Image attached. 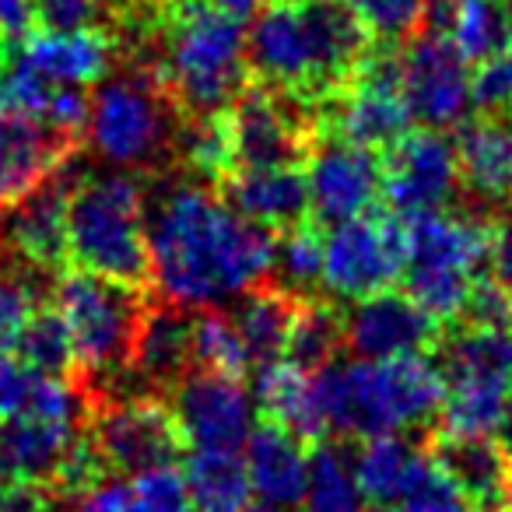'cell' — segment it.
I'll use <instances>...</instances> for the list:
<instances>
[{
	"instance_id": "cell-1",
	"label": "cell",
	"mask_w": 512,
	"mask_h": 512,
	"mask_svg": "<svg viewBox=\"0 0 512 512\" xmlns=\"http://www.w3.org/2000/svg\"><path fill=\"white\" fill-rule=\"evenodd\" d=\"M151 285L186 309L221 306L271 278L278 232L253 225L214 186L172 183L144 211Z\"/></svg>"
},
{
	"instance_id": "cell-2",
	"label": "cell",
	"mask_w": 512,
	"mask_h": 512,
	"mask_svg": "<svg viewBox=\"0 0 512 512\" xmlns=\"http://www.w3.org/2000/svg\"><path fill=\"white\" fill-rule=\"evenodd\" d=\"M372 43L344 0H264L246 32L249 81L320 109L355 78Z\"/></svg>"
},
{
	"instance_id": "cell-3",
	"label": "cell",
	"mask_w": 512,
	"mask_h": 512,
	"mask_svg": "<svg viewBox=\"0 0 512 512\" xmlns=\"http://www.w3.org/2000/svg\"><path fill=\"white\" fill-rule=\"evenodd\" d=\"M183 120L218 116L249 85L246 22L211 0H186L155 18L141 50Z\"/></svg>"
},
{
	"instance_id": "cell-4",
	"label": "cell",
	"mask_w": 512,
	"mask_h": 512,
	"mask_svg": "<svg viewBox=\"0 0 512 512\" xmlns=\"http://www.w3.org/2000/svg\"><path fill=\"white\" fill-rule=\"evenodd\" d=\"M309 376L327 439L344 442L428 425L446 397V379L432 355L330 362Z\"/></svg>"
},
{
	"instance_id": "cell-5",
	"label": "cell",
	"mask_w": 512,
	"mask_h": 512,
	"mask_svg": "<svg viewBox=\"0 0 512 512\" xmlns=\"http://www.w3.org/2000/svg\"><path fill=\"white\" fill-rule=\"evenodd\" d=\"M151 288L109 281L92 271L67 267L57 281L53 306L60 309L74 348V376L88 393L92 411L109 400V390L130 376L137 330L148 309Z\"/></svg>"
},
{
	"instance_id": "cell-6",
	"label": "cell",
	"mask_w": 512,
	"mask_h": 512,
	"mask_svg": "<svg viewBox=\"0 0 512 512\" xmlns=\"http://www.w3.org/2000/svg\"><path fill=\"white\" fill-rule=\"evenodd\" d=\"M148 197L137 176L92 172L67 193V267L109 281L151 288V249L144 225Z\"/></svg>"
},
{
	"instance_id": "cell-7",
	"label": "cell",
	"mask_w": 512,
	"mask_h": 512,
	"mask_svg": "<svg viewBox=\"0 0 512 512\" xmlns=\"http://www.w3.org/2000/svg\"><path fill=\"white\" fill-rule=\"evenodd\" d=\"M495 218L442 207L404 221V271L400 292H407L442 327L460 320L463 302L484 274L491 253Z\"/></svg>"
},
{
	"instance_id": "cell-8",
	"label": "cell",
	"mask_w": 512,
	"mask_h": 512,
	"mask_svg": "<svg viewBox=\"0 0 512 512\" xmlns=\"http://www.w3.org/2000/svg\"><path fill=\"white\" fill-rule=\"evenodd\" d=\"M176 102L144 53L127 57L120 74L109 71L92 92L85 137L106 162L123 169L155 172L176 155L179 134Z\"/></svg>"
},
{
	"instance_id": "cell-9",
	"label": "cell",
	"mask_w": 512,
	"mask_h": 512,
	"mask_svg": "<svg viewBox=\"0 0 512 512\" xmlns=\"http://www.w3.org/2000/svg\"><path fill=\"white\" fill-rule=\"evenodd\" d=\"M435 355L446 379L439 428L453 435H491L512 400V344L502 330L449 323Z\"/></svg>"
},
{
	"instance_id": "cell-10",
	"label": "cell",
	"mask_w": 512,
	"mask_h": 512,
	"mask_svg": "<svg viewBox=\"0 0 512 512\" xmlns=\"http://www.w3.org/2000/svg\"><path fill=\"white\" fill-rule=\"evenodd\" d=\"M404 271V218L386 204L327 228L323 292L334 302H358L390 288Z\"/></svg>"
},
{
	"instance_id": "cell-11",
	"label": "cell",
	"mask_w": 512,
	"mask_h": 512,
	"mask_svg": "<svg viewBox=\"0 0 512 512\" xmlns=\"http://www.w3.org/2000/svg\"><path fill=\"white\" fill-rule=\"evenodd\" d=\"M235 169L306 165L316 141V109L249 81L221 113Z\"/></svg>"
},
{
	"instance_id": "cell-12",
	"label": "cell",
	"mask_w": 512,
	"mask_h": 512,
	"mask_svg": "<svg viewBox=\"0 0 512 512\" xmlns=\"http://www.w3.org/2000/svg\"><path fill=\"white\" fill-rule=\"evenodd\" d=\"M85 432L109 474H141L151 467L179 463L186 453L172 407L158 393L106 400L88 414Z\"/></svg>"
},
{
	"instance_id": "cell-13",
	"label": "cell",
	"mask_w": 512,
	"mask_h": 512,
	"mask_svg": "<svg viewBox=\"0 0 512 512\" xmlns=\"http://www.w3.org/2000/svg\"><path fill=\"white\" fill-rule=\"evenodd\" d=\"M379 162H383V204L404 221L442 211L463 190L453 137H446V130H407L390 148L379 151Z\"/></svg>"
},
{
	"instance_id": "cell-14",
	"label": "cell",
	"mask_w": 512,
	"mask_h": 512,
	"mask_svg": "<svg viewBox=\"0 0 512 512\" xmlns=\"http://www.w3.org/2000/svg\"><path fill=\"white\" fill-rule=\"evenodd\" d=\"M400 95L411 123L449 130L467 120L470 64L442 32L421 29L400 46Z\"/></svg>"
},
{
	"instance_id": "cell-15",
	"label": "cell",
	"mask_w": 512,
	"mask_h": 512,
	"mask_svg": "<svg viewBox=\"0 0 512 512\" xmlns=\"http://www.w3.org/2000/svg\"><path fill=\"white\" fill-rule=\"evenodd\" d=\"M309 221L316 228L341 225L383 204V162L379 151L334 134H316L306 158Z\"/></svg>"
},
{
	"instance_id": "cell-16",
	"label": "cell",
	"mask_w": 512,
	"mask_h": 512,
	"mask_svg": "<svg viewBox=\"0 0 512 512\" xmlns=\"http://www.w3.org/2000/svg\"><path fill=\"white\" fill-rule=\"evenodd\" d=\"M172 418L190 449H242L253 428V400L242 379L190 369L172 386Z\"/></svg>"
},
{
	"instance_id": "cell-17",
	"label": "cell",
	"mask_w": 512,
	"mask_h": 512,
	"mask_svg": "<svg viewBox=\"0 0 512 512\" xmlns=\"http://www.w3.org/2000/svg\"><path fill=\"white\" fill-rule=\"evenodd\" d=\"M442 327L407 292L383 288L376 295L351 302L344 309V348L351 358H397V355H435Z\"/></svg>"
},
{
	"instance_id": "cell-18",
	"label": "cell",
	"mask_w": 512,
	"mask_h": 512,
	"mask_svg": "<svg viewBox=\"0 0 512 512\" xmlns=\"http://www.w3.org/2000/svg\"><path fill=\"white\" fill-rule=\"evenodd\" d=\"M81 144V137L64 134L50 123L0 113V214H8L60 169H67L78 158Z\"/></svg>"
},
{
	"instance_id": "cell-19",
	"label": "cell",
	"mask_w": 512,
	"mask_h": 512,
	"mask_svg": "<svg viewBox=\"0 0 512 512\" xmlns=\"http://www.w3.org/2000/svg\"><path fill=\"white\" fill-rule=\"evenodd\" d=\"M425 449L470 512H512V460L491 435H453L432 428Z\"/></svg>"
},
{
	"instance_id": "cell-20",
	"label": "cell",
	"mask_w": 512,
	"mask_h": 512,
	"mask_svg": "<svg viewBox=\"0 0 512 512\" xmlns=\"http://www.w3.org/2000/svg\"><path fill=\"white\" fill-rule=\"evenodd\" d=\"M249 488L260 505L281 512H295L306 495L309 477V446L278 421L260 418L242 442Z\"/></svg>"
},
{
	"instance_id": "cell-21",
	"label": "cell",
	"mask_w": 512,
	"mask_h": 512,
	"mask_svg": "<svg viewBox=\"0 0 512 512\" xmlns=\"http://www.w3.org/2000/svg\"><path fill=\"white\" fill-rule=\"evenodd\" d=\"M214 190L235 214L271 232L309 221L306 165H267V169H235Z\"/></svg>"
},
{
	"instance_id": "cell-22",
	"label": "cell",
	"mask_w": 512,
	"mask_h": 512,
	"mask_svg": "<svg viewBox=\"0 0 512 512\" xmlns=\"http://www.w3.org/2000/svg\"><path fill=\"white\" fill-rule=\"evenodd\" d=\"M18 57L50 85L92 88L116 67L120 39L109 29H78V32H39L32 29L15 43Z\"/></svg>"
},
{
	"instance_id": "cell-23",
	"label": "cell",
	"mask_w": 512,
	"mask_h": 512,
	"mask_svg": "<svg viewBox=\"0 0 512 512\" xmlns=\"http://www.w3.org/2000/svg\"><path fill=\"white\" fill-rule=\"evenodd\" d=\"M351 467L365 502L376 509L404 505L435 474V460L428 456L425 442L414 446L404 432L358 439V449H351Z\"/></svg>"
},
{
	"instance_id": "cell-24",
	"label": "cell",
	"mask_w": 512,
	"mask_h": 512,
	"mask_svg": "<svg viewBox=\"0 0 512 512\" xmlns=\"http://www.w3.org/2000/svg\"><path fill=\"white\" fill-rule=\"evenodd\" d=\"M193 369V309L169 299H148L137 330L130 376L148 386V393H169Z\"/></svg>"
},
{
	"instance_id": "cell-25",
	"label": "cell",
	"mask_w": 512,
	"mask_h": 512,
	"mask_svg": "<svg viewBox=\"0 0 512 512\" xmlns=\"http://www.w3.org/2000/svg\"><path fill=\"white\" fill-rule=\"evenodd\" d=\"M460 186L488 204H512V113H477L453 137Z\"/></svg>"
},
{
	"instance_id": "cell-26",
	"label": "cell",
	"mask_w": 512,
	"mask_h": 512,
	"mask_svg": "<svg viewBox=\"0 0 512 512\" xmlns=\"http://www.w3.org/2000/svg\"><path fill=\"white\" fill-rule=\"evenodd\" d=\"M60 169L50 183L11 207L8 242L11 253L43 274L67 271V193L71 179Z\"/></svg>"
},
{
	"instance_id": "cell-27",
	"label": "cell",
	"mask_w": 512,
	"mask_h": 512,
	"mask_svg": "<svg viewBox=\"0 0 512 512\" xmlns=\"http://www.w3.org/2000/svg\"><path fill=\"white\" fill-rule=\"evenodd\" d=\"M81 421H60L46 414H8L0 418V463L15 481L50 484L64 456L81 435Z\"/></svg>"
},
{
	"instance_id": "cell-28",
	"label": "cell",
	"mask_w": 512,
	"mask_h": 512,
	"mask_svg": "<svg viewBox=\"0 0 512 512\" xmlns=\"http://www.w3.org/2000/svg\"><path fill=\"white\" fill-rule=\"evenodd\" d=\"M253 400L260 407V418L278 421L292 435H299L306 446L327 439V425L320 418L313 393V376L295 369L285 358H271L260 362L253 379Z\"/></svg>"
},
{
	"instance_id": "cell-29",
	"label": "cell",
	"mask_w": 512,
	"mask_h": 512,
	"mask_svg": "<svg viewBox=\"0 0 512 512\" xmlns=\"http://www.w3.org/2000/svg\"><path fill=\"white\" fill-rule=\"evenodd\" d=\"M183 477L197 512H246L253 502L239 449H186Z\"/></svg>"
},
{
	"instance_id": "cell-30",
	"label": "cell",
	"mask_w": 512,
	"mask_h": 512,
	"mask_svg": "<svg viewBox=\"0 0 512 512\" xmlns=\"http://www.w3.org/2000/svg\"><path fill=\"white\" fill-rule=\"evenodd\" d=\"M299 302H302L299 295L285 292L274 281H260V285H253L249 292L239 295V306H235L232 320L239 327L253 362L281 358Z\"/></svg>"
},
{
	"instance_id": "cell-31",
	"label": "cell",
	"mask_w": 512,
	"mask_h": 512,
	"mask_svg": "<svg viewBox=\"0 0 512 512\" xmlns=\"http://www.w3.org/2000/svg\"><path fill=\"white\" fill-rule=\"evenodd\" d=\"M365 495L355 481L351 449L344 439H320L309 446V477L299 512H365Z\"/></svg>"
},
{
	"instance_id": "cell-32",
	"label": "cell",
	"mask_w": 512,
	"mask_h": 512,
	"mask_svg": "<svg viewBox=\"0 0 512 512\" xmlns=\"http://www.w3.org/2000/svg\"><path fill=\"white\" fill-rule=\"evenodd\" d=\"M344 351V309L337 302L313 295V299H302L295 309L292 330H288V341L281 358L292 362L302 372H320L323 365L337 362Z\"/></svg>"
},
{
	"instance_id": "cell-33",
	"label": "cell",
	"mask_w": 512,
	"mask_h": 512,
	"mask_svg": "<svg viewBox=\"0 0 512 512\" xmlns=\"http://www.w3.org/2000/svg\"><path fill=\"white\" fill-rule=\"evenodd\" d=\"M22 362H29L36 372L53 379H71L74 376V348H71V334H67V323L60 316V309L53 302H39L36 309L29 313V320L22 323L15 344H11Z\"/></svg>"
},
{
	"instance_id": "cell-34",
	"label": "cell",
	"mask_w": 512,
	"mask_h": 512,
	"mask_svg": "<svg viewBox=\"0 0 512 512\" xmlns=\"http://www.w3.org/2000/svg\"><path fill=\"white\" fill-rule=\"evenodd\" d=\"M278 288L299 295V299H313L323 292V228L313 221L278 232L274 239V260H271V278Z\"/></svg>"
},
{
	"instance_id": "cell-35",
	"label": "cell",
	"mask_w": 512,
	"mask_h": 512,
	"mask_svg": "<svg viewBox=\"0 0 512 512\" xmlns=\"http://www.w3.org/2000/svg\"><path fill=\"white\" fill-rule=\"evenodd\" d=\"M249 348L242 341L239 327L218 306H200L193 313V369L225 372V376H249Z\"/></svg>"
},
{
	"instance_id": "cell-36",
	"label": "cell",
	"mask_w": 512,
	"mask_h": 512,
	"mask_svg": "<svg viewBox=\"0 0 512 512\" xmlns=\"http://www.w3.org/2000/svg\"><path fill=\"white\" fill-rule=\"evenodd\" d=\"M130 0H32V29L78 32L120 22Z\"/></svg>"
},
{
	"instance_id": "cell-37",
	"label": "cell",
	"mask_w": 512,
	"mask_h": 512,
	"mask_svg": "<svg viewBox=\"0 0 512 512\" xmlns=\"http://www.w3.org/2000/svg\"><path fill=\"white\" fill-rule=\"evenodd\" d=\"M376 43L404 46L425 25L428 0H344Z\"/></svg>"
},
{
	"instance_id": "cell-38",
	"label": "cell",
	"mask_w": 512,
	"mask_h": 512,
	"mask_svg": "<svg viewBox=\"0 0 512 512\" xmlns=\"http://www.w3.org/2000/svg\"><path fill=\"white\" fill-rule=\"evenodd\" d=\"M130 495H134V512H197L190 488H186V477L176 463L134 474Z\"/></svg>"
},
{
	"instance_id": "cell-39",
	"label": "cell",
	"mask_w": 512,
	"mask_h": 512,
	"mask_svg": "<svg viewBox=\"0 0 512 512\" xmlns=\"http://www.w3.org/2000/svg\"><path fill=\"white\" fill-rule=\"evenodd\" d=\"M470 102L477 113H512V32L502 50L470 71Z\"/></svg>"
},
{
	"instance_id": "cell-40",
	"label": "cell",
	"mask_w": 512,
	"mask_h": 512,
	"mask_svg": "<svg viewBox=\"0 0 512 512\" xmlns=\"http://www.w3.org/2000/svg\"><path fill=\"white\" fill-rule=\"evenodd\" d=\"M29 267V264H25ZM25 267L0 264V351H8L15 344L22 323L39 306V288L32 278H25Z\"/></svg>"
},
{
	"instance_id": "cell-41",
	"label": "cell",
	"mask_w": 512,
	"mask_h": 512,
	"mask_svg": "<svg viewBox=\"0 0 512 512\" xmlns=\"http://www.w3.org/2000/svg\"><path fill=\"white\" fill-rule=\"evenodd\" d=\"M456 323H467V327H484V330H512V292L495 281L491 274H477L474 288H470L467 302H463V313Z\"/></svg>"
},
{
	"instance_id": "cell-42",
	"label": "cell",
	"mask_w": 512,
	"mask_h": 512,
	"mask_svg": "<svg viewBox=\"0 0 512 512\" xmlns=\"http://www.w3.org/2000/svg\"><path fill=\"white\" fill-rule=\"evenodd\" d=\"M43 379V372H36L29 362H22L11 348L0 351V418L32 411Z\"/></svg>"
},
{
	"instance_id": "cell-43",
	"label": "cell",
	"mask_w": 512,
	"mask_h": 512,
	"mask_svg": "<svg viewBox=\"0 0 512 512\" xmlns=\"http://www.w3.org/2000/svg\"><path fill=\"white\" fill-rule=\"evenodd\" d=\"M404 512H470L460 491L449 484V477L435 467V474L404 502Z\"/></svg>"
},
{
	"instance_id": "cell-44",
	"label": "cell",
	"mask_w": 512,
	"mask_h": 512,
	"mask_svg": "<svg viewBox=\"0 0 512 512\" xmlns=\"http://www.w3.org/2000/svg\"><path fill=\"white\" fill-rule=\"evenodd\" d=\"M74 512H134V495L130 484L116 481V477H102L92 488H85L74 498Z\"/></svg>"
},
{
	"instance_id": "cell-45",
	"label": "cell",
	"mask_w": 512,
	"mask_h": 512,
	"mask_svg": "<svg viewBox=\"0 0 512 512\" xmlns=\"http://www.w3.org/2000/svg\"><path fill=\"white\" fill-rule=\"evenodd\" d=\"M488 267H491V278L502 281V285L512 292V214H505V218H495Z\"/></svg>"
},
{
	"instance_id": "cell-46",
	"label": "cell",
	"mask_w": 512,
	"mask_h": 512,
	"mask_svg": "<svg viewBox=\"0 0 512 512\" xmlns=\"http://www.w3.org/2000/svg\"><path fill=\"white\" fill-rule=\"evenodd\" d=\"M32 32V0H0V43H18Z\"/></svg>"
},
{
	"instance_id": "cell-47",
	"label": "cell",
	"mask_w": 512,
	"mask_h": 512,
	"mask_svg": "<svg viewBox=\"0 0 512 512\" xmlns=\"http://www.w3.org/2000/svg\"><path fill=\"white\" fill-rule=\"evenodd\" d=\"M491 439H495L498 449H502V453L512 460V400H509V407H505L502 421L495 425V432H491Z\"/></svg>"
},
{
	"instance_id": "cell-48",
	"label": "cell",
	"mask_w": 512,
	"mask_h": 512,
	"mask_svg": "<svg viewBox=\"0 0 512 512\" xmlns=\"http://www.w3.org/2000/svg\"><path fill=\"white\" fill-rule=\"evenodd\" d=\"M211 4H218L221 11H228V15H235V18H253L256 15V8L264 4V0H211Z\"/></svg>"
},
{
	"instance_id": "cell-49",
	"label": "cell",
	"mask_w": 512,
	"mask_h": 512,
	"mask_svg": "<svg viewBox=\"0 0 512 512\" xmlns=\"http://www.w3.org/2000/svg\"><path fill=\"white\" fill-rule=\"evenodd\" d=\"M141 8H148V11H155V15H162V11H169V8H176V4H186V0H137Z\"/></svg>"
},
{
	"instance_id": "cell-50",
	"label": "cell",
	"mask_w": 512,
	"mask_h": 512,
	"mask_svg": "<svg viewBox=\"0 0 512 512\" xmlns=\"http://www.w3.org/2000/svg\"><path fill=\"white\" fill-rule=\"evenodd\" d=\"M246 512H281V509H271V505H260V502H249Z\"/></svg>"
},
{
	"instance_id": "cell-51",
	"label": "cell",
	"mask_w": 512,
	"mask_h": 512,
	"mask_svg": "<svg viewBox=\"0 0 512 512\" xmlns=\"http://www.w3.org/2000/svg\"><path fill=\"white\" fill-rule=\"evenodd\" d=\"M8 484V470H4V463H0V488Z\"/></svg>"
},
{
	"instance_id": "cell-52",
	"label": "cell",
	"mask_w": 512,
	"mask_h": 512,
	"mask_svg": "<svg viewBox=\"0 0 512 512\" xmlns=\"http://www.w3.org/2000/svg\"><path fill=\"white\" fill-rule=\"evenodd\" d=\"M376 512H393V509H376Z\"/></svg>"
},
{
	"instance_id": "cell-53",
	"label": "cell",
	"mask_w": 512,
	"mask_h": 512,
	"mask_svg": "<svg viewBox=\"0 0 512 512\" xmlns=\"http://www.w3.org/2000/svg\"><path fill=\"white\" fill-rule=\"evenodd\" d=\"M509 344H512V334H509Z\"/></svg>"
},
{
	"instance_id": "cell-54",
	"label": "cell",
	"mask_w": 512,
	"mask_h": 512,
	"mask_svg": "<svg viewBox=\"0 0 512 512\" xmlns=\"http://www.w3.org/2000/svg\"><path fill=\"white\" fill-rule=\"evenodd\" d=\"M0 46H4V43H0Z\"/></svg>"
}]
</instances>
